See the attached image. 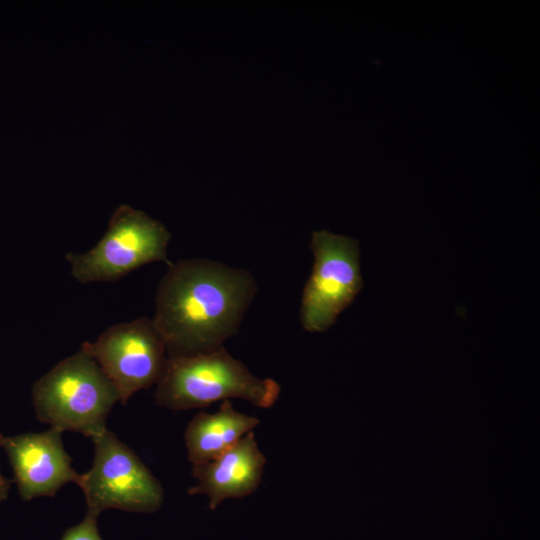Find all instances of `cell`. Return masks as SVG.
I'll use <instances>...</instances> for the list:
<instances>
[{"mask_svg":"<svg viewBox=\"0 0 540 540\" xmlns=\"http://www.w3.org/2000/svg\"><path fill=\"white\" fill-rule=\"evenodd\" d=\"M168 267L157 288L152 318L168 357L223 347L238 333L256 294L253 275L208 259H186Z\"/></svg>","mask_w":540,"mask_h":540,"instance_id":"cell-1","label":"cell"},{"mask_svg":"<svg viewBox=\"0 0 540 540\" xmlns=\"http://www.w3.org/2000/svg\"><path fill=\"white\" fill-rule=\"evenodd\" d=\"M156 385V404L176 411L206 407L231 398L246 400L259 408H270L281 392L277 381L256 377L224 347L168 357Z\"/></svg>","mask_w":540,"mask_h":540,"instance_id":"cell-2","label":"cell"},{"mask_svg":"<svg viewBox=\"0 0 540 540\" xmlns=\"http://www.w3.org/2000/svg\"><path fill=\"white\" fill-rule=\"evenodd\" d=\"M118 401V390L83 348L57 363L32 387L39 421L91 439L107 430V418Z\"/></svg>","mask_w":540,"mask_h":540,"instance_id":"cell-3","label":"cell"},{"mask_svg":"<svg viewBox=\"0 0 540 540\" xmlns=\"http://www.w3.org/2000/svg\"><path fill=\"white\" fill-rule=\"evenodd\" d=\"M170 232L145 212L128 205L112 214L107 231L85 253H67L72 276L80 283L113 282L152 262L172 263L167 256Z\"/></svg>","mask_w":540,"mask_h":540,"instance_id":"cell-4","label":"cell"},{"mask_svg":"<svg viewBox=\"0 0 540 540\" xmlns=\"http://www.w3.org/2000/svg\"><path fill=\"white\" fill-rule=\"evenodd\" d=\"M91 440L92 466L79 474L76 482L84 494L87 513L157 511L164 500L162 485L137 454L108 429Z\"/></svg>","mask_w":540,"mask_h":540,"instance_id":"cell-5","label":"cell"},{"mask_svg":"<svg viewBox=\"0 0 540 540\" xmlns=\"http://www.w3.org/2000/svg\"><path fill=\"white\" fill-rule=\"evenodd\" d=\"M314 265L301 298L302 327L313 333L329 329L363 288L358 241L329 231L312 233Z\"/></svg>","mask_w":540,"mask_h":540,"instance_id":"cell-6","label":"cell"},{"mask_svg":"<svg viewBox=\"0 0 540 540\" xmlns=\"http://www.w3.org/2000/svg\"><path fill=\"white\" fill-rule=\"evenodd\" d=\"M101 367L120 395L121 404L157 384L168 360L162 336L152 318L112 325L94 342L81 345Z\"/></svg>","mask_w":540,"mask_h":540,"instance_id":"cell-7","label":"cell"},{"mask_svg":"<svg viewBox=\"0 0 540 540\" xmlns=\"http://www.w3.org/2000/svg\"><path fill=\"white\" fill-rule=\"evenodd\" d=\"M61 431L50 427L43 432L5 436L4 450L10 461L18 493L25 501L53 497L79 474L65 451Z\"/></svg>","mask_w":540,"mask_h":540,"instance_id":"cell-8","label":"cell"},{"mask_svg":"<svg viewBox=\"0 0 540 540\" xmlns=\"http://www.w3.org/2000/svg\"><path fill=\"white\" fill-rule=\"evenodd\" d=\"M265 464L266 458L251 431L220 456L192 465V476L197 483L188 489V494L206 495L209 508L214 510L225 499L242 498L255 492L262 481Z\"/></svg>","mask_w":540,"mask_h":540,"instance_id":"cell-9","label":"cell"},{"mask_svg":"<svg viewBox=\"0 0 540 540\" xmlns=\"http://www.w3.org/2000/svg\"><path fill=\"white\" fill-rule=\"evenodd\" d=\"M259 423L256 417L237 411L230 400L222 401L215 413L196 414L184 433L189 461L194 465L220 456Z\"/></svg>","mask_w":540,"mask_h":540,"instance_id":"cell-10","label":"cell"},{"mask_svg":"<svg viewBox=\"0 0 540 540\" xmlns=\"http://www.w3.org/2000/svg\"><path fill=\"white\" fill-rule=\"evenodd\" d=\"M97 518L98 516L86 512L83 520L68 528L61 540H103L98 531Z\"/></svg>","mask_w":540,"mask_h":540,"instance_id":"cell-11","label":"cell"},{"mask_svg":"<svg viewBox=\"0 0 540 540\" xmlns=\"http://www.w3.org/2000/svg\"><path fill=\"white\" fill-rule=\"evenodd\" d=\"M5 436L0 432V448L3 446ZM11 481L7 479L0 470V503L8 497Z\"/></svg>","mask_w":540,"mask_h":540,"instance_id":"cell-12","label":"cell"}]
</instances>
